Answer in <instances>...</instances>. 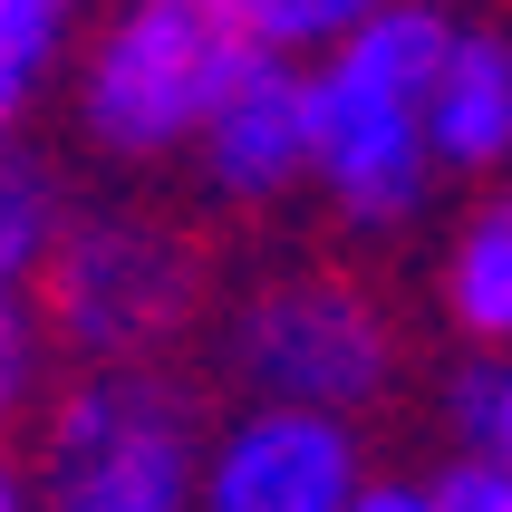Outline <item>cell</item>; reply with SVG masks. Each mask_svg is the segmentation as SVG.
I'll list each match as a JSON object with an SVG mask.
<instances>
[{
  "mask_svg": "<svg viewBox=\"0 0 512 512\" xmlns=\"http://www.w3.org/2000/svg\"><path fill=\"white\" fill-rule=\"evenodd\" d=\"M455 10L435 0H387L339 49L310 58V194L348 232H406L435 194L426 145V87Z\"/></svg>",
  "mask_w": 512,
  "mask_h": 512,
  "instance_id": "1",
  "label": "cell"
},
{
  "mask_svg": "<svg viewBox=\"0 0 512 512\" xmlns=\"http://www.w3.org/2000/svg\"><path fill=\"white\" fill-rule=\"evenodd\" d=\"M252 58L232 0H107V20L78 39L68 126L107 165H165L223 97V78Z\"/></svg>",
  "mask_w": 512,
  "mask_h": 512,
  "instance_id": "2",
  "label": "cell"
},
{
  "mask_svg": "<svg viewBox=\"0 0 512 512\" xmlns=\"http://www.w3.org/2000/svg\"><path fill=\"white\" fill-rule=\"evenodd\" d=\"M203 397L165 358L78 368L39 406V512H194Z\"/></svg>",
  "mask_w": 512,
  "mask_h": 512,
  "instance_id": "3",
  "label": "cell"
},
{
  "mask_svg": "<svg viewBox=\"0 0 512 512\" xmlns=\"http://www.w3.org/2000/svg\"><path fill=\"white\" fill-rule=\"evenodd\" d=\"M39 290V319H49V348H68L78 368H107V358H174V348L203 329V271L194 232L165 223V213H78L29 271Z\"/></svg>",
  "mask_w": 512,
  "mask_h": 512,
  "instance_id": "4",
  "label": "cell"
},
{
  "mask_svg": "<svg viewBox=\"0 0 512 512\" xmlns=\"http://www.w3.org/2000/svg\"><path fill=\"white\" fill-rule=\"evenodd\" d=\"M213 358H223V377L242 397L368 416L397 387V319L348 271H271V281H252L223 310Z\"/></svg>",
  "mask_w": 512,
  "mask_h": 512,
  "instance_id": "5",
  "label": "cell"
},
{
  "mask_svg": "<svg viewBox=\"0 0 512 512\" xmlns=\"http://www.w3.org/2000/svg\"><path fill=\"white\" fill-rule=\"evenodd\" d=\"M358 484H368V445L339 406L242 397L232 416H203L194 512H348Z\"/></svg>",
  "mask_w": 512,
  "mask_h": 512,
  "instance_id": "6",
  "label": "cell"
},
{
  "mask_svg": "<svg viewBox=\"0 0 512 512\" xmlns=\"http://www.w3.org/2000/svg\"><path fill=\"white\" fill-rule=\"evenodd\" d=\"M184 155H194L203 194L232 213H281L290 194H310V58L252 49L203 107Z\"/></svg>",
  "mask_w": 512,
  "mask_h": 512,
  "instance_id": "7",
  "label": "cell"
},
{
  "mask_svg": "<svg viewBox=\"0 0 512 512\" xmlns=\"http://www.w3.org/2000/svg\"><path fill=\"white\" fill-rule=\"evenodd\" d=\"M426 145H435V174H464V184L512 174V20L445 29L435 87H426Z\"/></svg>",
  "mask_w": 512,
  "mask_h": 512,
  "instance_id": "8",
  "label": "cell"
},
{
  "mask_svg": "<svg viewBox=\"0 0 512 512\" xmlns=\"http://www.w3.org/2000/svg\"><path fill=\"white\" fill-rule=\"evenodd\" d=\"M435 300L464 348H512V184L493 174L435 252Z\"/></svg>",
  "mask_w": 512,
  "mask_h": 512,
  "instance_id": "9",
  "label": "cell"
},
{
  "mask_svg": "<svg viewBox=\"0 0 512 512\" xmlns=\"http://www.w3.org/2000/svg\"><path fill=\"white\" fill-rule=\"evenodd\" d=\"M68 29H78V0H0V126H20L49 78L68 68Z\"/></svg>",
  "mask_w": 512,
  "mask_h": 512,
  "instance_id": "10",
  "label": "cell"
},
{
  "mask_svg": "<svg viewBox=\"0 0 512 512\" xmlns=\"http://www.w3.org/2000/svg\"><path fill=\"white\" fill-rule=\"evenodd\" d=\"M58 223H68V174H58L39 145H20V126H10V136H0V261H10V271H39Z\"/></svg>",
  "mask_w": 512,
  "mask_h": 512,
  "instance_id": "11",
  "label": "cell"
},
{
  "mask_svg": "<svg viewBox=\"0 0 512 512\" xmlns=\"http://www.w3.org/2000/svg\"><path fill=\"white\" fill-rule=\"evenodd\" d=\"M49 358L58 348H49V319H39V290H29V271L0 261V435L49 397Z\"/></svg>",
  "mask_w": 512,
  "mask_h": 512,
  "instance_id": "12",
  "label": "cell"
},
{
  "mask_svg": "<svg viewBox=\"0 0 512 512\" xmlns=\"http://www.w3.org/2000/svg\"><path fill=\"white\" fill-rule=\"evenodd\" d=\"M232 10H242V39H252V49L319 58V49H339L358 20H377L387 0H232Z\"/></svg>",
  "mask_w": 512,
  "mask_h": 512,
  "instance_id": "13",
  "label": "cell"
},
{
  "mask_svg": "<svg viewBox=\"0 0 512 512\" xmlns=\"http://www.w3.org/2000/svg\"><path fill=\"white\" fill-rule=\"evenodd\" d=\"M445 435L512 464V348H474V358L445 377Z\"/></svg>",
  "mask_w": 512,
  "mask_h": 512,
  "instance_id": "14",
  "label": "cell"
},
{
  "mask_svg": "<svg viewBox=\"0 0 512 512\" xmlns=\"http://www.w3.org/2000/svg\"><path fill=\"white\" fill-rule=\"evenodd\" d=\"M435 503L445 512H512V464L484 445H455V464L435 474Z\"/></svg>",
  "mask_w": 512,
  "mask_h": 512,
  "instance_id": "15",
  "label": "cell"
},
{
  "mask_svg": "<svg viewBox=\"0 0 512 512\" xmlns=\"http://www.w3.org/2000/svg\"><path fill=\"white\" fill-rule=\"evenodd\" d=\"M348 512H445V503H435V484H397V474L377 484V474H368V484L348 493Z\"/></svg>",
  "mask_w": 512,
  "mask_h": 512,
  "instance_id": "16",
  "label": "cell"
},
{
  "mask_svg": "<svg viewBox=\"0 0 512 512\" xmlns=\"http://www.w3.org/2000/svg\"><path fill=\"white\" fill-rule=\"evenodd\" d=\"M0 512H39V493H29V464L10 455V435H0Z\"/></svg>",
  "mask_w": 512,
  "mask_h": 512,
  "instance_id": "17",
  "label": "cell"
},
{
  "mask_svg": "<svg viewBox=\"0 0 512 512\" xmlns=\"http://www.w3.org/2000/svg\"><path fill=\"white\" fill-rule=\"evenodd\" d=\"M0 136H10V126H0Z\"/></svg>",
  "mask_w": 512,
  "mask_h": 512,
  "instance_id": "18",
  "label": "cell"
}]
</instances>
